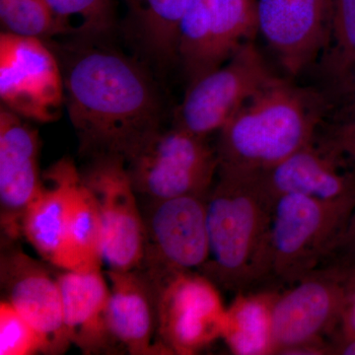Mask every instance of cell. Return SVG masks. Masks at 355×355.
<instances>
[{
  "instance_id": "cell-11",
  "label": "cell",
  "mask_w": 355,
  "mask_h": 355,
  "mask_svg": "<svg viewBox=\"0 0 355 355\" xmlns=\"http://www.w3.org/2000/svg\"><path fill=\"white\" fill-rule=\"evenodd\" d=\"M343 279L340 266H323L279 291L272 310L275 354L329 343L340 327Z\"/></svg>"
},
{
  "instance_id": "cell-7",
  "label": "cell",
  "mask_w": 355,
  "mask_h": 355,
  "mask_svg": "<svg viewBox=\"0 0 355 355\" xmlns=\"http://www.w3.org/2000/svg\"><path fill=\"white\" fill-rule=\"evenodd\" d=\"M258 33L256 0H190L177 46L189 84L227 62Z\"/></svg>"
},
{
  "instance_id": "cell-21",
  "label": "cell",
  "mask_w": 355,
  "mask_h": 355,
  "mask_svg": "<svg viewBox=\"0 0 355 355\" xmlns=\"http://www.w3.org/2000/svg\"><path fill=\"white\" fill-rule=\"evenodd\" d=\"M279 291L238 292L226 308L221 338L236 355L275 354L272 310Z\"/></svg>"
},
{
  "instance_id": "cell-5",
  "label": "cell",
  "mask_w": 355,
  "mask_h": 355,
  "mask_svg": "<svg viewBox=\"0 0 355 355\" xmlns=\"http://www.w3.org/2000/svg\"><path fill=\"white\" fill-rule=\"evenodd\" d=\"M123 162L133 189L146 200L207 197L218 172L217 153L207 137L176 125L147 135L128 151Z\"/></svg>"
},
{
  "instance_id": "cell-24",
  "label": "cell",
  "mask_w": 355,
  "mask_h": 355,
  "mask_svg": "<svg viewBox=\"0 0 355 355\" xmlns=\"http://www.w3.org/2000/svg\"><path fill=\"white\" fill-rule=\"evenodd\" d=\"M62 35L72 41H105L116 25L119 0H46Z\"/></svg>"
},
{
  "instance_id": "cell-26",
  "label": "cell",
  "mask_w": 355,
  "mask_h": 355,
  "mask_svg": "<svg viewBox=\"0 0 355 355\" xmlns=\"http://www.w3.org/2000/svg\"><path fill=\"white\" fill-rule=\"evenodd\" d=\"M44 354L43 340L6 299L0 302V355Z\"/></svg>"
},
{
  "instance_id": "cell-15",
  "label": "cell",
  "mask_w": 355,
  "mask_h": 355,
  "mask_svg": "<svg viewBox=\"0 0 355 355\" xmlns=\"http://www.w3.org/2000/svg\"><path fill=\"white\" fill-rule=\"evenodd\" d=\"M6 107L0 109V223L8 239L21 235V223L42 184L38 132Z\"/></svg>"
},
{
  "instance_id": "cell-22",
  "label": "cell",
  "mask_w": 355,
  "mask_h": 355,
  "mask_svg": "<svg viewBox=\"0 0 355 355\" xmlns=\"http://www.w3.org/2000/svg\"><path fill=\"white\" fill-rule=\"evenodd\" d=\"M104 265V234L97 205L81 182L70 211L67 243L60 268L88 272Z\"/></svg>"
},
{
  "instance_id": "cell-25",
  "label": "cell",
  "mask_w": 355,
  "mask_h": 355,
  "mask_svg": "<svg viewBox=\"0 0 355 355\" xmlns=\"http://www.w3.org/2000/svg\"><path fill=\"white\" fill-rule=\"evenodd\" d=\"M0 23L2 32L44 42L62 35L46 0H0Z\"/></svg>"
},
{
  "instance_id": "cell-13",
  "label": "cell",
  "mask_w": 355,
  "mask_h": 355,
  "mask_svg": "<svg viewBox=\"0 0 355 355\" xmlns=\"http://www.w3.org/2000/svg\"><path fill=\"white\" fill-rule=\"evenodd\" d=\"M256 2L259 33L287 73H302L328 44L334 0Z\"/></svg>"
},
{
  "instance_id": "cell-18",
  "label": "cell",
  "mask_w": 355,
  "mask_h": 355,
  "mask_svg": "<svg viewBox=\"0 0 355 355\" xmlns=\"http://www.w3.org/2000/svg\"><path fill=\"white\" fill-rule=\"evenodd\" d=\"M342 155L330 144L317 146L314 140L266 171L258 173L273 198L302 195L321 200L355 196V174L343 171Z\"/></svg>"
},
{
  "instance_id": "cell-8",
  "label": "cell",
  "mask_w": 355,
  "mask_h": 355,
  "mask_svg": "<svg viewBox=\"0 0 355 355\" xmlns=\"http://www.w3.org/2000/svg\"><path fill=\"white\" fill-rule=\"evenodd\" d=\"M275 77L253 41L249 42L227 62L189 84L174 125L202 137L220 132Z\"/></svg>"
},
{
  "instance_id": "cell-14",
  "label": "cell",
  "mask_w": 355,
  "mask_h": 355,
  "mask_svg": "<svg viewBox=\"0 0 355 355\" xmlns=\"http://www.w3.org/2000/svg\"><path fill=\"white\" fill-rule=\"evenodd\" d=\"M0 275L4 299L38 331L44 354H64L71 343L64 329L58 277L18 249L2 254Z\"/></svg>"
},
{
  "instance_id": "cell-17",
  "label": "cell",
  "mask_w": 355,
  "mask_h": 355,
  "mask_svg": "<svg viewBox=\"0 0 355 355\" xmlns=\"http://www.w3.org/2000/svg\"><path fill=\"white\" fill-rule=\"evenodd\" d=\"M83 176L70 159H62L42 176L41 189L26 209L21 235L51 265L60 268L72 202Z\"/></svg>"
},
{
  "instance_id": "cell-10",
  "label": "cell",
  "mask_w": 355,
  "mask_h": 355,
  "mask_svg": "<svg viewBox=\"0 0 355 355\" xmlns=\"http://www.w3.org/2000/svg\"><path fill=\"white\" fill-rule=\"evenodd\" d=\"M207 196L147 200L141 209L146 248L140 268L164 275L205 268L209 257Z\"/></svg>"
},
{
  "instance_id": "cell-16",
  "label": "cell",
  "mask_w": 355,
  "mask_h": 355,
  "mask_svg": "<svg viewBox=\"0 0 355 355\" xmlns=\"http://www.w3.org/2000/svg\"><path fill=\"white\" fill-rule=\"evenodd\" d=\"M107 326L114 347L132 355L170 354L158 342L157 288L142 268L107 272Z\"/></svg>"
},
{
  "instance_id": "cell-28",
  "label": "cell",
  "mask_w": 355,
  "mask_h": 355,
  "mask_svg": "<svg viewBox=\"0 0 355 355\" xmlns=\"http://www.w3.org/2000/svg\"><path fill=\"white\" fill-rule=\"evenodd\" d=\"M340 268L343 270V277H345L343 279L345 293H343L340 327L336 333L355 336V266H340Z\"/></svg>"
},
{
  "instance_id": "cell-19",
  "label": "cell",
  "mask_w": 355,
  "mask_h": 355,
  "mask_svg": "<svg viewBox=\"0 0 355 355\" xmlns=\"http://www.w3.org/2000/svg\"><path fill=\"white\" fill-rule=\"evenodd\" d=\"M67 338L84 354L113 352L107 326L110 286L101 270H64L58 275Z\"/></svg>"
},
{
  "instance_id": "cell-27",
  "label": "cell",
  "mask_w": 355,
  "mask_h": 355,
  "mask_svg": "<svg viewBox=\"0 0 355 355\" xmlns=\"http://www.w3.org/2000/svg\"><path fill=\"white\" fill-rule=\"evenodd\" d=\"M323 266H355V207L349 220Z\"/></svg>"
},
{
  "instance_id": "cell-9",
  "label": "cell",
  "mask_w": 355,
  "mask_h": 355,
  "mask_svg": "<svg viewBox=\"0 0 355 355\" xmlns=\"http://www.w3.org/2000/svg\"><path fill=\"white\" fill-rule=\"evenodd\" d=\"M2 106L22 118L51 123L64 103L62 65L43 40L0 35Z\"/></svg>"
},
{
  "instance_id": "cell-2",
  "label": "cell",
  "mask_w": 355,
  "mask_h": 355,
  "mask_svg": "<svg viewBox=\"0 0 355 355\" xmlns=\"http://www.w3.org/2000/svg\"><path fill=\"white\" fill-rule=\"evenodd\" d=\"M207 198L209 257L200 270L228 291L272 279L270 225L275 198L257 174L217 172Z\"/></svg>"
},
{
  "instance_id": "cell-31",
  "label": "cell",
  "mask_w": 355,
  "mask_h": 355,
  "mask_svg": "<svg viewBox=\"0 0 355 355\" xmlns=\"http://www.w3.org/2000/svg\"><path fill=\"white\" fill-rule=\"evenodd\" d=\"M338 92L350 93V94H352V96H354V102H352V104L354 105H352V107L355 108V72L354 76H352V78L349 79V83L345 84V87H343L342 90L338 91ZM352 120H355V116L354 119H352Z\"/></svg>"
},
{
  "instance_id": "cell-23",
  "label": "cell",
  "mask_w": 355,
  "mask_h": 355,
  "mask_svg": "<svg viewBox=\"0 0 355 355\" xmlns=\"http://www.w3.org/2000/svg\"><path fill=\"white\" fill-rule=\"evenodd\" d=\"M320 71L336 92L355 72V0H334L330 36L321 55Z\"/></svg>"
},
{
  "instance_id": "cell-29",
  "label": "cell",
  "mask_w": 355,
  "mask_h": 355,
  "mask_svg": "<svg viewBox=\"0 0 355 355\" xmlns=\"http://www.w3.org/2000/svg\"><path fill=\"white\" fill-rule=\"evenodd\" d=\"M329 144L338 151L347 147L355 146V120L340 123Z\"/></svg>"
},
{
  "instance_id": "cell-6",
  "label": "cell",
  "mask_w": 355,
  "mask_h": 355,
  "mask_svg": "<svg viewBox=\"0 0 355 355\" xmlns=\"http://www.w3.org/2000/svg\"><path fill=\"white\" fill-rule=\"evenodd\" d=\"M147 273L157 288L158 342L170 354L193 355L221 338L227 307L212 280L195 272Z\"/></svg>"
},
{
  "instance_id": "cell-20",
  "label": "cell",
  "mask_w": 355,
  "mask_h": 355,
  "mask_svg": "<svg viewBox=\"0 0 355 355\" xmlns=\"http://www.w3.org/2000/svg\"><path fill=\"white\" fill-rule=\"evenodd\" d=\"M125 30L137 51L160 65L177 60L180 23L190 0H121Z\"/></svg>"
},
{
  "instance_id": "cell-4",
  "label": "cell",
  "mask_w": 355,
  "mask_h": 355,
  "mask_svg": "<svg viewBox=\"0 0 355 355\" xmlns=\"http://www.w3.org/2000/svg\"><path fill=\"white\" fill-rule=\"evenodd\" d=\"M354 207L355 196L338 200L302 195L275 198L270 225L272 279L292 286L320 268Z\"/></svg>"
},
{
  "instance_id": "cell-12",
  "label": "cell",
  "mask_w": 355,
  "mask_h": 355,
  "mask_svg": "<svg viewBox=\"0 0 355 355\" xmlns=\"http://www.w3.org/2000/svg\"><path fill=\"white\" fill-rule=\"evenodd\" d=\"M81 176L101 218L105 265L113 270L139 268L146 248L144 216L123 158L93 159Z\"/></svg>"
},
{
  "instance_id": "cell-3",
  "label": "cell",
  "mask_w": 355,
  "mask_h": 355,
  "mask_svg": "<svg viewBox=\"0 0 355 355\" xmlns=\"http://www.w3.org/2000/svg\"><path fill=\"white\" fill-rule=\"evenodd\" d=\"M324 98L275 79L221 128L218 172L257 174L279 164L314 140Z\"/></svg>"
},
{
  "instance_id": "cell-30",
  "label": "cell",
  "mask_w": 355,
  "mask_h": 355,
  "mask_svg": "<svg viewBox=\"0 0 355 355\" xmlns=\"http://www.w3.org/2000/svg\"><path fill=\"white\" fill-rule=\"evenodd\" d=\"M330 355H355V336L336 333L329 340Z\"/></svg>"
},
{
  "instance_id": "cell-1",
  "label": "cell",
  "mask_w": 355,
  "mask_h": 355,
  "mask_svg": "<svg viewBox=\"0 0 355 355\" xmlns=\"http://www.w3.org/2000/svg\"><path fill=\"white\" fill-rule=\"evenodd\" d=\"M62 65L64 103L80 153L118 156L161 128L162 103L150 72L105 41H71Z\"/></svg>"
}]
</instances>
